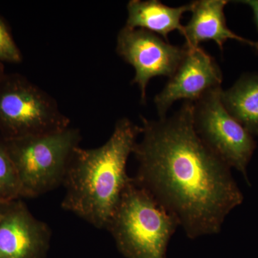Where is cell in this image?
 Segmentation results:
<instances>
[{"instance_id":"obj_1","label":"cell","mask_w":258,"mask_h":258,"mask_svg":"<svg viewBox=\"0 0 258 258\" xmlns=\"http://www.w3.org/2000/svg\"><path fill=\"white\" fill-rule=\"evenodd\" d=\"M193 102L170 117H141L134 179L177 219L190 239L216 235L243 202L230 166L210 150L194 125Z\"/></svg>"},{"instance_id":"obj_2","label":"cell","mask_w":258,"mask_h":258,"mask_svg":"<svg viewBox=\"0 0 258 258\" xmlns=\"http://www.w3.org/2000/svg\"><path fill=\"white\" fill-rule=\"evenodd\" d=\"M141 133V125L122 118L101 147L77 148L62 184L66 194L62 208L96 228L106 230L130 179L127 162Z\"/></svg>"},{"instance_id":"obj_3","label":"cell","mask_w":258,"mask_h":258,"mask_svg":"<svg viewBox=\"0 0 258 258\" xmlns=\"http://www.w3.org/2000/svg\"><path fill=\"white\" fill-rule=\"evenodd\" d=\"M178 227L177 219L131 177L106 230L125 258H166Z\"/></svg>"},{"instance_id":"obj_4","label":"cell","mask_w":258,"mask_h":258,"mask_svg":"<svg viewBox=\"0 0 258 258\" xmlns=\"http://www.w3.org/2000/svg\"><path fill=\"white\" fill-rule=\"evenodd\" d=\"M4 139L18 173L21 199L35 198L63 184L81 135L79 128L69 126L50 133Z\"/></svg>"},{"instance_id":"obj_5","label":"cell","mask_w":258,"mask_h":258,"mask_svg":"<svg viewBox=\"0 0 258 258\" xmlns=\"http://www.w3.org/2000/svg\"><path fill=\"white\" fill-rule=\"evenodd\" d=\"M70 126L55 100L20 75L0 81V136L20 138L56 132Z\"/></svg>"},{"instance_id":"obj_6","label":"cell","mask_w":258,"mask_h":258,"mask_svg":"<svg viewBox=\"0 0 258 258\" xmlns=\"http://www.w3.org/2000/svg\"><path fill=\"white\" fill-rule=\"evenodd\" d=\"M222 88L209 91L194 103V125L210 150L249 183L247 169L256 148L252 134L229 113L222 103Z\"/></svg>"},{"instance_id":"obj_7","label":"cell","mask_w":258,"mask_h":258,"mask_svg":"<svg viewBox=\"0 0 258 258\" xmlns=\"http://www.w3.org/2000/svg\"><path fill=\"white\" fill-rule=\"evenodd\" d=\"M115 51L135 71L132 84L141 91V101H147L149 81L158 76L171 78L186 53V47L173 45L152 32L123 27L117 36Z\"/></svg>"},{"instance_id":"obj_8","label":"cell","mask_w":258,"mask_h":258,"mask_svg":"<svg viewBox=\"0 0 258 258\" xmlns=\"http://www.w3.org/2000/svg\"><path fill=\"white\" fill-rule=\"evenodd\" d=\"M186 49L176 72L154 98L159 118L166 117L176 101L195 103L211 90L221 87L222 71L215 59L200 46Z\"/></svg>"},{"instance_id":"obj_9","label":"cell","mask_w":258,"mask_h":258,"mask_svg":"<svg viewBox=\"0 0 258 258\" xmlns=\"http://www.w3.org/2000/svg\"><path fill=\"white\" fill-rule=\"evenodd\" d=\"M52 232L21 199L5 204L0 218V258H45Z\"/></svg>"},{"instance_id":"obj_10","label":"cell","mask_w":258,"mask_h":258,"mask_svg":"<svg viewBox=\"0 0 258 258\" xmlns=\"http://www.w3.org/2000/svg\"><path fill=\"white\" fill-rule=\"evenodd\" d=\"M228 3L226 0L193 2L191 18L184 26V46L197 47L201 42L212 40L222 51L227 40H235L258 50V42L237 35L227 27L224 10Z\"/></svg>"},{"instance_id":"obj_11","label":"cell","mask_w":258,"mask_h":258,"mask_svg":"<svg viewBox=\"0 0 258 258\" xmlns=\"http://www.w3.org/2000/svg\"><path fill=\"white\" fill-rule=\"evenodd\" d=\"M193 2L171 8L158 0H131L127 4L125 26L152 32L168 42L169 34L174 30L183 35L181 18L185 13L191 12Z\"/></svg>"},{"instance_id":"obj_12","label":"cell","mask_w":258,"mask_h":258,"mask_svg":"<svg viewBox=\"0 0 258 258\" xmlns=\"http://www.w3.org/2000/svg\"><path fill=\"white\" fill-rule=\"evenodd\" d=\"M226 109L244 128L258 136V74L242 76L221 93Z\"/></svg>"},{"instance_id":"obj_13","label":"cell","mask_w":258,"mask_h":258,"mask_svg":"<svg viewBox=\"0 0 258 258\" xmlns=\"http://www.w3.org/2000/svg\"><path fill=\"white\" fill-rule=\"evenodd\" d=\"M21 199L20 181L5 139L0 136V203Z\"/></svg>"},{"instance_id":"obj_14","label":"cell","mask_w":258,"mask_h":258,"mask_svg":"<svg viewBox=\"0 0 258 258\" xmlns=\"http://www.w3.org/2000/svg\"><path fill=\"white\" fill-rule=\"evenodd\" d=\"M23 55L15 42L8 25L0 15V62L20 63Z\"/></svg>"},{"instance_id":"obj_15","label":"cell","mask_w":258,"mask_h":258,"mask_svg":"<svg viewBox=\"0 0 258 258\" xmlns=\"http://www.w3.org/2000/svg\"><path fill=\"white\" fill-rule=\"evenodd\" d=\"M239 3H242L249 6L253 13L254 23L258 29V0H244V1H240Z\"/></svg>"},{"instance_id":"obj_16","label":"cell","mask_w":258,"mask_h":258,"mask_svg":"<svg viewBox=\"0 0 258 258\" xmlns=\"http://www.w3.org/2000/svg\"><path fill=\"white\" fill-rule=\"evenodd\" d=\"M5 76H6V74L5 73L4 64L0 62V81L4 79Z\"/></svg>"},{"instance_id":"obj_17","label":"cell","mask_w":258,"mask_h":258,"mask_svg":"<svg viewBox=\"0 0 258 258\" xmlns=\"http://www.w3.org/2000/svg\"><path fill=\"white\" fill-rule=\"evenodd\" d=\"M4 203H0V218H1L2 215H3V210H4L5 204Z\"/></svg>"}]
</instances>
